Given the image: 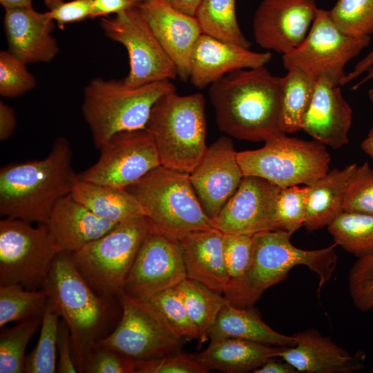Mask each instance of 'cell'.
Listing matches in <instances>:
<instances>
[{"mask_svg":"<svg viewBox=\"0 0 373 373\" xmlns=\"http://www.w3.org/2000/svg\"><path fill=\"white\" fill-rule=\"evenodd\" d=\"M280 80L264 66L233 71L211 84L209 97L220 131L249 142L281 133Z\"/></svg>","mask_w":373,"mask_h":373,"instance_id":"1","label":"cell"},{"mask_svg":"<svg viewBox=\"0 0 373 373\" xmlns=\"http://www.w3.org/2000/svg\"><path fill=\"white\" fill-rule=\"evenodd\" d=\"M76 175L69 140L57 137L41 160L10 163L0 169V214L46 223L57 203L71 193Z\"/></svg>","mask_w":373,"mask_h":373,"instance_id":"2","label":"cell"},{"mask_svg":"<svg viewBox=\"0 0 373 373\" xmlns=\"http://www.w3.org/2000/svg\"><path fill=\"white\" fill-rule=\"evenodd\" d=\"M293 233L281 229L267 230L254 235L252 257L246 272L229 283L224 293L228 302L238 307H253L264 291L287 278L291 269L305 265L318 278V294L336 269L335 243L305 250L291 242Z\"/></svg>","mask_w":373,"mask_h":373,"instance_id":"3","label":"cell"},{"mask_svg":"<svg viewBox=\"0 0 373 373\" xmlns=\"http://www.w3.org/2000/svg\"><path fill=\"white\" fill-rule=\"evenodd\" d=\"M176 90L171 80L130 86L96 77L84 87L82 111L97 149L119 132L144 129L155 103Z\"/></svg>","mask_w":373,"mask_h":373,"instance_id":"4","label":"cell"},{"mask_svg":"<svg viewBox=\"0 0 373 373\" xmlns=\"http://www.w3.org/2000/svg\"><path fill=\"white\" fill-rule=\"evenodd\" d=\"M145 129L162 165L191 173L208 148L204 95H180L176 90L162 95L153 105Z\"/></svg>","mask_w":373,"mask_h":373,"instance_id":"5","label":"cell"},{"mask_svg":"<svg viewBox=\"0 0 373 373\" xmlns=\"http://www.w3.org/2000/svg\"><path fill=\"white\" fill-rule=\"evenodd\" d=\"M43 289L68 325L74 361L82 372L97 346L106 318L108 301L93 291L69 254L64 252L56 256Z\"/></svg>","mask_w":373,"mask_h":373,"instance_id":"6","label":"cell"},{"mask_svg":"<svg viewBox=\"0 0 373 373\" xmlns=\"http://www.w3.org/2000/svg\"><path fill=\"white\" fill-rule=\"evenodd\" d=\"M126 189L137 200L156 232L178 238L214 228L188 173L160 165Z\"/></svg>","mask_w":373,"mask_h":373,"instance_id":"7","label":"cell"},{"mask_svg":"<svg viewBox=\"0 0 373 373\" xmlns=\"http://www.w3.org/2000/svg\"><path fill=\"white\" fill-rule=\"evenodd\" d=\"M154 228L145 216L117 224L108 233L69 254L93 291L108 302L118 297L137 252Z\"/></svg>","mask_w":373,"mask_h":373,"instance_id":"8","label":"cell"},{"mask_svg":"<svg viewBox=\"0 0 373 373\" xmlns=\"http://www.w3.org/2000/svg\"><path fill=\"white\" fill-rule=\"evenodd\" d=\"M243 175L263 178L279 187L308 185L329 170L325 146L279 133L256 150L237 152Z\"/></svg>","mask_w":373,"mask_h":373,"instance_id":"9","label":"cell"},{"mask_svg":"<svg viewBox=\"0 0 373 373\" xmlns=\"http://www.w3.org/2000/svg\"><path fill=\"white\" fill-rule=\"evenodd\" d=\"M61 251L48 225L4 218L0 221V285L43 289Z\"/></svg>","mask_w":373,"mask_h":373,"instance_id":"10","label":"cell"},{"mask_svg":"<svg viewBox=\"0 0 373 373\" xmlns=\"http://www.w3.org/2000/svg\"><path fill=\"white\" fill-rule=\"evenodd\" d=\"M370 41V36H354L342 32L329 10L318 8L311 28L301 44L282 55L285 69H298L314 82L323 80L340 86L345 66Z\"/></svg>","mask_w":373,"mask_h":373,"instance_id":"11","label":"cell"},{"mask_svg":"<svg viewBox=\"0 0 373 373\" xmlns=\"http://www.w3.org/2000/svg\"><path fill=\"white\" fill-rule=\"evenodd\" d=\"M100 27L109 39L127 50L129 71L123 79L130 86L172 80L178 77L176 67L162 47L137 6L113 17H102Z\"/></svg>","mask_w":373,"mask_h":373,"instance_id":"12","label":"cell"},{"mask_svg":"<svg viewBox=\"0 0 373 373\" xmlns=\"http://www.w3.org/2000/svg\"><path fill=\"white\" fill-rule=\"evenodd\" d=\"M121 320L115 330L98 346L114 350L135 361L176 353L180 338L162 318L145 303L121 294Z\"/></svg>","mask_w":373,"mask_h":373,"instance_id":"13","label":"cell"},{"mask_svg":"<svg viewBox=\"0 0 373 373\" xmlns=\"http://www.w3.org/2000/svg\"><path fill=\"white\" fill-rule=\"evenodd\" d=\"M99 150L97 161L77 174L79 179L126 189L162 165L154 141L145 128L116 133Z\"/></svg>","mask_w":373,"mask_h":373,"instance_id":"14","label":"cell"},{"mask_svg":"<svg viewBox=\"0 0 373 373\" xmlns=\"http://www.w3.org/2000/svg\"><path fill=\"white\" fill-rule=\"evenodd\" d=\"M185 278L186 274L178 239L154 231L143 241L122 294L144 300L176 287Z\"/></svg>","mask_w":373,"mask_h":373,"instance_id":"15","label":"cell"},{"mask_svg":"<svg viewBox=\"0 0 373 373\" xmlns=\"http://www.w3.org/2000/svg\"><path fill=\"white\" fill-rule=\"evenodd\" d=\"M318 9L316 0H262L253 19L257 44L283 55L305 39Z\"/></svg>","mask_w":373,"mask_h":373,"instance_id":"16","label":"cell"},{"mask_svg":"<svg viewBox=\"0 0 373 373\" xmlns=\"http://www.w3.org/2000/svg\"><path fill=\"white\" fill-rule=\"evenodd\" d=\"M281 187L253 175H244L238 189L211 220L223 233L251 234L275 230L274 211Z\"/></svg>","mask_w":373,"mask_h":373,"instance_id":"17","label":"cell"},{"mask_svg":"<svg viewBox=\"0 0 373 373\" xmlns=\"http://www.w3.org/2000/svg\"><path fill=\"white\" fill-rule=\"evenodd\" d=\"M236 153L231 138L222 136L208 146L189 173L202 207L211 220L235 193L244 176Z\"/></svg>","mask_w":373,"mask_h":373,"instance_id":"18","label":"cell"},{"mask_svg":"<svg viewBox=\"0 0 373 373\" xmlns=\"http://www.w3.org/2000/svg\"><path fill=\"white\" fill-rule=\"evenodd\" d=\"M137 7L175 64L178 77L183 82L188 81L191 52L202 33L196 17L175 9L164 0H147L138 3Z\"/></svg>","mask_w":373,"mask_h":373,"instance_id":"19","label":"cell"},{"mask_svg":"<svg viewBox=\"0 0 373 373\" xmlns=\"http://www.w3.org/2000/svg\"><path fill=\"white\" fill-rule=\"evenodd\" d=\"M269 52H255L202 33L191 55V84L200 89L209 86L228 73L264 66L271 60Z\"/></svg>","mask_w":373,"mask_h":373,"instance_id":"20","label":"cell"},{"mask_svg":"<svg viewBox=\"0 0 373 373\" xmlns=\"http://www.w3.org/2000/svg\"><path fill=\"white\" fill-rule=\"evenodd\" d=\"M55 26L47 12H37L32 6L6 9L8 50L26 64L52 61L59 52L52 35Z\"/></svg>","mask_w":373,"mask_h":373,"instance_id":"21","label":"cell"},{"mask_svg":"<svg viewBox=\"0 0 373 373\" xmlns=\"http://www.w3.org/2000/svg\"><path fill=\"white\" fill-rule=\"evenodd\" d=\"M296 345L283 347L278 358L303 373H352L365 367L363 351L351 354L314 328L292 335Z\"/></svg>","mask_w":373,"mask_h":373,"instance_id":"22","label":"cell"},{"mask_svg":"<svg viewBox=\"0 0 373 373\" xmlns=\"http://www.w3.org/2000/svg\"><path fill=\"white\" fill-rule=\"evenodd\" d=\"M352 110L341 88L327 82H316L314 93L303 129L314 140L334 149L349 143Z\"/></svg>","mask_w":373,"mask_h":373,"instance_id":"23","label":"cell"},{"mask_svg":"<svg viewBox=\"0 0 373 373\" xmlns=\"http://www.w3.org/2000/svg\"><path fill=\"white\" fill-rule=\"evenodd\" d=\"M224 233L215 229L183 234L180 242L186 278L224 294L229 278L223 255Z\"/></svg>","mask_w":373,"mask_h":373,"instance_id":"24","label":"cell"},{"mask_svg":"<svg viewBox=\"0 0 373 373\" xmlns=\"http://www.w3.org/2000/svg\"><path fill=\"white\" fill-rule=\"evenodd\" d=\"M46 224L61 252L73 254L118 223L97 216L70 193L57 203Z\"/></svg>","mask_w":373,"mask_h":373,"instance_id":"25","label":"cell"},{"mask_svg":"<svg viewBox=\"0 0 373 373\" xmlns=\"http://www.w3.org/2000/svg\"><path fill=\"white\" fill-rule=\"evenodd\" d=\"M283 347L256 341L228 338L210 341L207 349L194 354L209 371L245 373L254 371L267 360L278 358Z\"/></svg>","mask_w":373,"mask_h":373,"instance_id":"26","label":"cell"},{"mask_svg":"<svg viewBox=\"0 0 373 373\" xmlns=\"http://www.w3.org/2000/svg\"><path fill=\"white\" fill-rule=\"evenodd\" d=\"M357 166L352 163L343 169L329 170L307 185L303 225L307 231H314L327 227L343 211L346 190Z\"/></svg>","mask_w":373,"mask_h":373,"instance_id":"27","label":"cell"},{"mask_svg":"<svg viewBox=\"0 0 373 373\" xmlns=\"http://www.w3.org/2000/svg\"><path fill=\"white\" fill-rule=\"evenodd\" d=\"M208 336L210 341L233 338L281 347H292L296 343L292 335L279 333L266 324L254 306L242 308L229 302L220 312Z\"/></svg>","mask_w":373,"mask_h":373,"instance_id":"28","label":"cell"},{"mask_svg":"<svg viewBox=\"0 0 373 373\" xmlns=\"http://www.w3.org/2000/svg\"><path fill=\"white\" fill-rule=\"evenodd\" d=\"M70 194L97 216L115 223L145 216L137 200L126 189L85 181L76 175Z\"/></svg>","mask_w":373,"mask_h":373,"instance_id":"29","label":"cell"},{"mask_svg":"<svg viewBox=\"0 0 373 373\" xmlns=\"http://www.w3.org/2000/svg\"><path fill=\"white\" fill-rule=\"evenodd\" d=\"M315 87L316 82L298 69L287 70L286 75L281 77L279 128L282 133L302 131Z\"/></svg>","mask_w":373,"mask_h":373,"instance_id":"30","label":"cell"},{"mask_svg":"<svg viewBox=\"0 0 373 373\" xmlns=\"http://www.w3.org/2000/svg\"><path fill=\"white\" fill-rule=\"evenodd\" d=\"M176 287L191 320L198 331V342L202 344L208 341V332L228 300L222 294L188 278Z\"/></svg>","mask_w":373,"mask_h":373,"instance_id":"31","label":"cell"},{"mask_svg":"<svg viewBox=\"0 0 373 373\" xmlns=\"http://www.w3.org/2000/svg\"><path fill=\"white\" fill-rule=\"evenodd\" d=\"M237 0H201L196 17L202 33L247 48L251 42L242 33L236 17Z\"/></svg>","mask_w":373,"mask_h":373,"instance_id":"32","label":"cell"},{"mask_svg":"<svg viewBox=\"0 0 373 373\" xmlns=\"http://www.w3.org/2000/svg\"><path fill=\"white\" fill-rule=\"evenodd\" d=\"M327 229L336 245L358 258L373 254V215L343 211Z\"/></svg>","mask_w":373,"mask_h":373,"instance_id":"33","label":"cell"},{"mask_svg":"<svg viewBox=\"0 0 373 373\" xmlns=\"http://www.w3.org/2000/svg\"><path fill=\"white\" fill-rule=\"evenodd\" d=\"M60 316L57 306L48 297L37 343L26 358L24 372L55 373L57 371V343Z\"/></svg>","mask_w":373,"mask_h":373,"instance_id":"34","label":"cell"},{"mask_svg":"<svg viewBox=\"0 0 373 373\" xmlns=\"http://www.w3.org/2000/svg\"><path fill=\"white\" fill-rule=\"evenodd\" d=\"M47 300L44 289H27L19 284L0 285V327L42 316Z\"/></svg>","mask_w":373,"mask_h":373,"instance_id":"35","label":"cell"},{"mask_svg":"<svg viewBox=\"0 0 373 373\" xmlns=\"http://www.w3.org/2000/svg\"><path fill=\"white\" fill-rule=\"evenodd\" d=\"M42 316L19 322L0 334V373L24 372L27 345L39 330Z\"/></svg>","mask_w":373,"mask_h":373,"instance_id":"36","label":"cell"},{"mask_svg":"<svg viewBox=\"0 0 373 373\" xmlns=\"http://www.w3.org/2000/svg\"><path fill=\"white\" fill-rule=\"evenodd\" d=\"M140 301L155 311L179 338L198 340V331L191 320L176 287L163 290Z\"/></svg>","mask_w":373,"mask_h":373,"instance_id":"37","label":"cell"},{"mask_svg":"<svg viewBox=\"0 0 373 373\" xmlns=\"http://www.w3.org/2000/svg\"><path fill=\"white\" fill-rule=\"evenodd\" d=\"M307 191V185L280 188L274 205L276 229L294 233L304 225Z\"/></svg>","mask_w":373,"mask_h":373,"instance_id":"38","label":"cell"},{"mask_svg":"<svg viewBox=\"0 0 373 373\" xmlns=\"http://www.w3.org/2000/svg\"><path fill=\"white\" fill-rule=\"evenodd\" d=\"M329 12L337 27L346 34H373V0H337Z\"/></svg>","mask_w":373,"mask_h":373,"instance_id":"39","label":"cell"},{"mask_svg":"<svg viewBox=\"0 0 373 373\" xmlns=\"http://www.w3.org/2000/svg\"><path fill=\"white\" fill-rule=\"evenodd\" d=\"M37 86V79L26 64L9 50L0 52V95L5 98L20 97Z\"/></svg>","mask_w":373,"mask_h":373,"instance_id":"40","label":"cell"},{"mask_svg":"<svg viewBox=\"0 0 373 373\" xmlns=\"http://www.w3.org/2000/svg\"><path fill=\"white\" fill-rule=\"evenodd\" d=\"M343 209L373 215V169L367 162L357 166L348 184Z\"/></svg>","mask_w":373,"mask_h":373,"instance_id":"41","label":"cell"},{"mask_svg":"<svg viewBox=\"0 0 373 373\" xmlns=\"http://www.w3.org/2000/svg\"><path fill=\"white\" fill-rule=\"evenodd\" d=\"M350 294L354 305L362 312L373 308V254L358 258L348 276Z\"/></svg>","mask_w":373,"mask_h":373,"instance_id":"42","label":"cell"},{"mask_svg":"<svg viewBox=\"0 0 373 373\" xmlns=\"http://www.w3.org/2000/svg\"><path fill=\"white\" fill-rule=\"evenodd\" d=\"M253 241L251 234L224 233L223 255L229 283L238 279L247 270L252 257Z\"/></svg>","mask_w":373,"mask_h":373,"instance_id":"43","label":"cell"},{"mask_svg":"<svg viewBox=\"0 0 373 373\" xmlns=\"http://www.w3.org/2000/svg\"><path fill=\"white\" fill-rule=\"evenodd\" d=\"M209 370L193 356L178 352L161 357L135 361V373H207Z\"/></svg>","mask_w":373,"mask_h":373,"instance_id":"44","label":"cell"},{"mask_svg":"<svg viewBox=\"0 0 373 373\" xmlns=\"http://www.w3.org/2000/svg\"><path fill=\"white\" fill-rule=\"evenodd\" d=\"M88 373H135V361L114 350L97 345L84 368Z\"/></svg>","mask_w":373,"mask_h":373,"instance_id":"45","label":"cell"},{"mask_svg":"<svg viewBox=\"0 0 373 373\" xmlns=\"http://www.w3.org/2000/svg\"><path fill=\"white\" fill-rule=\"evenodd\" d=\"M93 0H44L48 15L63 30L71 23L90 18Z\"/></svg>","mask_w":373,"mask_h":373,"instance_id":"46","label":"cell"},{"mask_svg":"<svg viewBox=\"0 0 373 373\" xmlns=\"http://www.w3.org/2000/svg\"><path fill=\"white\" fill-rule=\"evenodd\" d=\"M57 372L59 373H75V365L71 347L70 331L66 322L59 321L57 343Z\"/></svg>","mask_w":373,"mask_h":373,"instance_id":"47","label":"cell"},{"mask_svg":"<svg viewBox=\"0 0 373 373\" xmlns=\"http://www.w3.org/2000/svg\"><path fill=\"white\" fill-rule=\"evenodd\" d=\"M137 4L134 0H93L90 18L116 15Z\"/></svg>","mask_w":373,"mask_h":373,"instance_id":"48","label":"cell"},{"mask_svg":"<svg viewBox=\"0 0 373 373\" xmlns=\"http://www.w3.org/2000/svg\"><path fill=\"white\" fill-rule=\"evenodd\" d=\"M17 127V118L14 109L0 102V140L5 141L14 133Z\"/></svg>","mask_w":373,"mask_h":373,"instance_id":"49","label":"cell"},{"mask_svg":"<svg viewBox=\"0 0 373 373\" xmlns=\"http://www.w3.org/2000/svg\"><path fill=\"white\" fill-rule=\"evenodd\" d=\"M272 358L267 360L261 367L253 372L254 373H298V372L289 363Z\"/></svg>","mask_w":373,"mask_h":373,"instance_id":"50","label":"cell"},{"mask_svg":"<svg viewBox=\"0 0 373 373\" xmlns=\"http://www.w3.org/2000/svg\"><path fill=\"white\" fill-rule=\"evenodd\" d=\"M373 68V48L370 52L361 59L354 66V70L345 75L341 82V85L343 86L356 78L358 77L364 73H367Z\"/></svg>","mask_w":373,"mask_h":373,"instance_id":"51","label":"cell"},{"mask_svg":"<svg viewBox=\"0 0 373 373\" xmlns=\"http://www.w3.org/2000/svg\"><path fill=\"white\" fill-rule=\"evenodd\" d=\"M175 9L189 15L195 16L201 0H164Z\"/></svg>","mask_w":373,"mask_h":373,"instance_id":"52","label":"cell"},{"mask_svg":"<svg viewBox=\"0 0 373 373\" xmlns=\"http://www.w3.org/2000/svg\"><path fill=\"white\" fill-rule=\"evenodd\" d=\"M0 3L5 10L32 6V0H0Z\"/></svg>","mask_w":373,"mask_h":373,"instance_id":"53","label":"cell"},{"mask_svg":"<svg viewBox=\"0 0 373 373\" xmlns=\"http://www.w3.org/2000/svg\"><path fill=\"white\" fill-rule=\"evenodd\" d=\"M361 149L373 159V126L369 131L365 139L362 142Z\"/></svg>","mask_w":373,"mask_h":373,"instance_id":"54","label":"cell"},{"mask_svg":"<svg viewBox=\"0 0 373 373\" xmlns=\"http://www.w3.org/2000/svg\"><path fill=\"white\" fill-rule=\"evenodd\" d=\"M372 79H373V68L367 72L366 76L361 81L352 87V90L358 89L361 86Z\"/></svg>","mask_w":373,"mask_h":373,"instance_id":"55","label":"cell"},{"mask_svg":"<svg viewBox=\"0 0 373 373\" xmlns=\"http://www.w3.org/2000/svg\"><path fill=\"white\" fill-rule=\"evenodd\" d=\"M368 97H369V99L370 100V102L373 106V88H370L369 90H368Z\"/></svg>","mask_w":373,"mask_h":373,"instance_id":"56","label":"cell"},{"mask_svg":"<svg viewBox=\"0 0 373 373\" xmlns=\"http://www.w3.org/2000/svg\"><path fill=\"white\" fill-rule=\"evenodd\" d=\"M134 1H135L137 3H140L144 2L145 1H147V0H134Z\"/></svg>","mask_w":373,"mask_h":373,"instance_id":"57","label":"cell"}]
</instances>
